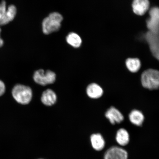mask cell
Wrapping results in <instances>:
<instances>
[{
	"label": "cell",
	"mask_w": 159,
	"mask_h": 159,
	"mask_svg": "<svg viewBox=\"0 0 159 159\" xmlns=\"http://www.w3.org/2000/svg\"><path fill=\"white\" fill-rule=\"evenodd\" d=\"M1 27V26H0V37H1V35L2 31Z\"/></svg>",
	"instance_id": "obj_22"
},
{
	"label": "cell",
	"mask_w": 159,
	"mask_h": 159,
	"mask_svg": "<svg viewBox=\"0 0 159 159\" xmlns=\"http://www.w3.org/2000/svg\"><path fill=\"white\" fill-rule=\"evenodd\" d=\"M105 116L112 125L120 124L124 119V116L120 111L113 107L107 111Z\"/></svg>",
	"instance_id": "obj_8"
},
{
	"label": "cell",
	"mask_w": 159,
	"mask_h": 159,
	"mask_svg": "<svg viewBox=\"0 0 159 159\" xmlns=\"http://www.w3.org/2000/svg\"><path fill=\"white\" fill-rule=\"evenodd\" d=\"M126 65L129 71L135 73L138 72L140 69L141 63L140 60L138 58H129L126 59Z\"/></svg>",
	"instance_id": "obj_15"
},
{
	"label": "cell",
	"mask_w": 159,
	"mask_h": 159,
	"mask_svg": "<svg viewBox=\"0 0 159 159\" xmlns=\"http://www.w3.org/2000/svg\"><path fill=\"white\" fill-rule=\"evenodd\" d=\"M87 95L91 98H100L103 94V89L96 83H93L89 85L87 88Z\"/></svg>",
	"instance_id": "obj_10"
},
{
	"label": "cell",
	"mask_w": 159,
	"mask_h": 159,
	"mask_svg": "<svg viewBox=\"0 0 159 159\" xmlns=\"http://www.w3.org/2000/svg\"><path fill=\"white\" fill-rule=\"evenodd\" d=\"M17 8L15 5L7 6L4 25H7L14 20L17 14Z\"/></svg>",
	"instance_id": "obj_17"
},
{
	"label": "cell",
	"mask_w": 159,
	"mask_h": 159,
	"mask_svg": "<svg viewBox=\"0 0 159 159\" xmlns=\"http://www.w3.org/2000/svg\"><path fill=\"white\" fill-rule=\"evenodd\" d=\"M149 7L148 0H134L133 2V11L137 15H144L148 11Z\"/></svg>",
	"instance_id": "obj_9"
},
{
	"label": "cell",
	"mask_w": 159,
	"mask_h": 159,
	"mask_svg": "<svg viewBox=\"0 0 159 159\" xmlns=\"http://www.w3.org/2000/svg\"><path fill=\"white\" fill-rule=\"evenodd\" d=\"M104 159H128V153L123 148L113 146L105 152Z\"/></svg>",
	"instance_id": "obj_6"
},
{
	"label": "cell",
	"mask_w": 159,
	"mask_h": 159,
	"mask_svg": "<svg viewBox=\"0 0 159 159\" xmlns=\"http://www.w3.org/2000/svg\"><path fill=\"white\" fill-rule=\"evenodd\" d=\"M150 18L146 21L149 31L155 34H159V8H152L149 11Z\"/></svg>",
	"instance_id": "obj_4"
},
{
	"label": "cell",
	"mask_w": 159,
	"mask_h": 159,
	"mask_svg": "<svg viewBox=\"0 0 159 159\" xmlns=\"http://www.w3.org/2000/svg\"></svg>",
	"instance_id": "obj_23"
},
{
	"label": "cell",
	"mask_w": 159,
	"mask_h": 159,
	"mask_svg": "<svg viewBox=\"0 0 159 159\" xmlns=\"http://www.w3.org/2000/svg\"><path fill=\"white\" fill-rule=\"evenodd\" d=\"M91 145L95 150L100 151L103 150L105 146V141L100 134H93L90 137Z\"/></svg>",
	"instance_id": "obj_12"
},
{
	"label": "cell",
	"mask_w": 159,
	"mask_h": 159,
	"mask_svg": "<svg viewBox=\"0 0 159 159\" xmlns=\"http://www.w3.org/2000/svg\"><path fill=\"white\" fill-rule=\"evenodd\" d=\"M6 87L4 83L0 80V96L2 95L5 92Z\"/></svg>",
	"instance_id": "obj_20"
},
{
	"label": "cell",
	"mask_w": 159,
	"mask_h": 159,
	"mask_svg": "<svg viewBox=\"0 0 159 159\" xmlns=\"http://www.w3.org/2000/svg\"><path fill=\"white\" fill-rule=\"evenodd\" d=\"M141 80L145 89L151 90L159 89V71L152 69L146 70L142 73Z\"/></svg>",
	"instance_id": "obj_1"
},
{
	"label": "cell",
	"mask_w": 159,
	"mask_h": 159,
	"mask_svg": "<svg viewBox=\"0 0 159 159\" xmlns=\"http://www.w3.org/2000/svg\"><path fill=\"white\" fill-rule=\"evenodd\" d=\"M7 2L2 0L0 2V26H3L7 13Z\"/></svg>",
	"instance_id": "obj_18"
},
{
	"label": "cell",
	"mask_w": 159,
	"mask_h": 159,
	"mask_svg": "<svg viewBox=\"0 0 159 159\" xmlns=\"http://www.w3.org/2000/svg\"><path fill=\"white\" fill-rule=\"evenodd\" d=\"M66 40L69 45L75 48L80 47L82 43L80 36L77 34L73 32L69 34L66 38Z\"/></svg>",
	"instance_id": "obj_16"
},
{
	"label": "cell",
	"mask_w": 159,
	"mask_h": 159,
	"mask_svg": "<svg viewBox=\"0 0 159 159\" xmlns=\"http://www.w3.org/2000/svg\"><path fill=\"white\" fill-rule=\"evenodd\" d=\"M61 23L49 16L45 18L42 23L43 33L48 35L58 31L61 27Z\"/></svg>",
	"instance_id": "obj_7"
},
{
	"label": "cell",
	"mask_w": 159,
	"mask_h": 159,
	"mask_svg": "<svg viewBox=\"0 0 159 159\" xmlns=\"http://www.w3.org/2000/svg\"><path fill=\"white\" fill-rule=\"evenodd\" d=\"M13 98L18 103L23 105L28 104L32 98V91L30 87L21 84L15 85L12 90Z\"/></svg>",
	"instance_id": "obj_2"
},
{
	"label": "cell",
	"mask_w": 159,
	"mask_h": 159,
	"mask_svg": "<svg viewBox=\"0 0 159 159\" xmlns=\"http://www.w3.org/2000/svg\"><path fill=\"white\" fill-rule=\"evenodd\" d=\"M56 75L51 70L45 71L40 69L35 71L33 79L35 82L39 85H45L52 84L55 81Z\"/></svg>",
	"instance_id": "obj_3"
},
{
	"label": "cell",
	"mask_w": 159,
	"mask_h": 159,
	"mask_svg": "<svg viewBox=\"0 0 159 159\" xmlns=\"http://www.w3.org/2000/svg\"><path fill=\"white\" fill-rule=\"evenodd\" d=\"M146 39L152 55L159 61V34L149 31L146 34Z\"/></svg>",
	"instance_id": "obj_5"
},
{
	"label": "cell",
	"mask_w": 159,
	"mask_h": 159,
	"mask_svg": "<svg viewBox=\"0 0 159 159\" xmlns=\"http://www.w3.org/2000/svg\"><path fill=\"white\" fill-rule=\"evenodd\" d=\"M4 45V41L1 37H0V48L3 47Z\"/></svg>",
	"instance_id": "obj_21"
},
{
	"label": "cell",
	"mask_w": 159,
	"mask_h": 159,
	"mask_svg": "<svg viewBox=\"0 0 159 159\" xmlns=\"http://www.w3.org/2000/svg\"><path fill=\"white\" fill-rule=\"evenodd\" d=\"M116 140L120 146H124L128 145L130 141V136L128 131L124 128L119 129L116 133Z\"/></svg>",
	"instance_id": "obj_14"
},
{
	"label": "cell",
	"mask_w": 159,
	"mask_h": 159,
	"mask_svg": "<svg viewBox=\"0 0 159 159\" xmlns=\"http://www.w3.org/2000/svg\"><path fill=\"white\" fill-rule=\"evenodd\" d=\"M57 95L51 89H48L43 93L41 97L42 102L47 106H51L56 102Z\"/></svg>",
	"instance_id": "obj_11"
},
{
	"label": "cell",
	"mask_w": 159,
	"mask_h": 159,
	"mask_svg": "<svg viewBox=\"0 0 159 159\" xmlns=\"http://www.w3.org/2000/svg\"><path fill=\"white\" fill-rule=\"evenodd\" d=\"M129 119L130 122L136 126H140L144 120L143 114L141 111L137 109L133 110L129 115Z\"/></svg>",
	"instance_id": "obj_13"
},
{
	"label": "cell",
	"mask_w": 159,
	"mask_h": 159,
	"mask_svg": "<svg viewBox=\"0 0 159 159\" xmlns=\"http://www.w3.org/2000/svg\"><path fill=\"white\" fill-rule=\"evenodd\" d=\"M48 16L51 18L54 19L56 21L61 23L63 20L62 15L57 12H53L50 14Z\"/></svg>",
	"instance_id": "obj_19"
}]
</instances>
